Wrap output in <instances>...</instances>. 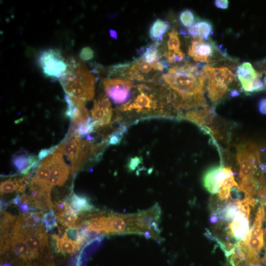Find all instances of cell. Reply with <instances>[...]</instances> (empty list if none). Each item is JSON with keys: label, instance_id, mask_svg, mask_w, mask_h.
Returning a JSON list of instances; mask_svg holds the SVG:
<instances>
[{"label": "cell", "instance_id": "obj_24", "mask_svg": "<svg viewBox=\"0 0 266 266\" xmlns=\"http://www.w3.org/2000/svg\"><path fill=\"white\" fill-rule=\"evenodd\" d=\"M15 217L2 210L0 213V246L9 237L14 224Z\"/></svg>", "mask_w": 266, "mask_h": 266}, {"label": "cell", "instance_id": "obj_22", "mask_svg": "<svg viewBox=\"0 0 266 266\" xmlns=\"http://www.w3.org/2000/svg\"><path fill=\"white\" fill-rule=\"evenodd\" d=\"M56 249L58 252L64 254H74L82 246L77 242L68 238L65 234L62 236L54 235Z\"/></svg>", "mask_w": 266, "mask_h": 266}, {"label": "cell", "instance_id": "obj_16", "mask_svg": "<svg viewBox=\"0 0 266 266\" xmlns=\"http://www.w3.org/2000/svg\"><path fill=\"white\" fill-rule=\"evenodd\" d=\"M82 140L80 136L70 130L65 140L58 145L57 149L67 157L71 163V166L76 162Z\"/></svg>", "mask_w": 266, "mask_h": 266}, {"label": "cell", "instance_id": "obj_30", "mask_svg": "<svg viewBox=\"0 0 266 266\" xmlns=\"http://www.w3.org/2000/svg\"><path fill=\"white\" fill-rule=\"evenodd\" d=\"M57 215L52 209L45 212L43 215L42 222L46 231H50L57 227Z\"/></svg>", "mask_w": 266, "mask_h": 266}, {"label": "cell", "instance_id": "obj_37", "mask_svg": "<svg viewBox=\"0 0 266 266\" xmlns=\"http://www.w3.org/2000/svg\"><path fill=\"white\" fill-rule=\"evenodd\" d=\"M142 159L141 157L135 156L132 157L127 163V167L130 171L134 170L136 168L140 165L142 162Z\"/></svg>", "mask_w": 266, "mask_h": 266}, {"label": "cell", "instance_id": "obj_23", "mask_svg": "<svg viewBox=\"0 0 266 266\" xmlns=\"http://www.w3.org/2000/svg\"><path fill=\"white\" fill-rule=\"evenodd\" d=\"M69 204L77 214L91 212L95 210L87 198L75 194L71 196Z\"/></svg>", "mask_w": 266, "mask_h": 266}, {"label": "cell", "instance_id": "obj_1", "mask_svg": "<svg viewBox=\"0 0 266 266\" xmlns=\"http://www.w3.org/2000/svg\"><path fill=\"white\" fill-rule=\"evenodd\" d=\"M162 78L176 111L206 106L204 97L206 79L196 65L186 63L173 66Z\"/></svg>", "mask_w": 266, "mask_h": 266}, {"label": "cell", "instance_id": "obj_14", "mask_svg": "<svg viewBox=\"0 0 266 266\" xmlns=\"http://www.w3.org/2000/svg\"><path fill=\"white\" fill-rule=\"evenodd\" d=\"M63 158V154L55 151L44 159L38 167L30 184L44 186L46 185L50 173L57 162Z\"/></svg>", "mask_w": 266, "mask_h": 266}, {"label": "cell", "instance_id": "obj_40", "mask_svg": "<svg viewBox=\"0 0 266 266\" xmlns=\"http://www.w3.org/2000/svg\"><path fill=\"white\" fill-rule=\"evenodd\" d=\"M258 107L259 112L261 114H266V98H262L259 100Z\"/></svg>", "mask_w": 266, "mask_h": 266}, {"label": "cell", "instance_id": "obj_26", "mask_svg": "<svg viewBox=\"0 0 266 266\" xmlns=\"http://www.w3.org/2000/svg\"><path fill=\"white\" fill-rule=\"evenodd\" d=\"M56 215L58 221L63 226L68 228L76 227L77 226V214L74 212L71 207L64 212L57 213Z\"/></svg>", "mask_w": 266, "mask_h": 266}, {"label": "cell", "instance_id": "obj_21", "mask_svg": "<svg viewBox=\"0 0 266 266\" xmlns=\"http://www.w3.org/2000/svg\"><path fill=\"white\" fill-rule=\"evenodd\" d=\"M12 162L17 171L26 175L37 163V159L29 152H19L13 156Z\"/></svg>", "mask_w": 266, "mask_h": 266}, {"label": "cell", "instance_id": "obj_32", "mask_svg": "<svg viewBox=\"0 0 266 266\" xmlns=\"http://www.w3.org/2000/svg\"><path fill=\"white\" fill-rule=\"evenodd\" d=\"M0 195L17 192V185L16 179H9L1 182L0 186Z\"/></svg>", "mask_w": 266, "mask_h": 266}, {"label": "cell", "instance_id": "obj_10", "mask_svg": "<svg viewBox=\"0 0 266 266\" xmlns=\"http://www.w3.org/2000/svg\"><path fill=\"white\" fill-rule=\"evenodd\" d=\"M250 218L239 210L225 227L224 232L226 237L224 240L238 242L245 238L250 230Z\"/></svg>", "mask_w": 266, "mask_h": 266}, {"label": "cell", "instance_id": "obj_25", "mask_svg": "<svg viewBox=\"0 0 266 266\" xmlns=\"http://www.w3.org/2000/svg\"><path fill=\"white\" fill-rule=\"evenodd\" d=\"M169 28L168 22L157 19L151 25L149 29V36L153 40L156 41L162 40L164 34Z\"/></svg>", "mask_w": 266, "mask_h": 266}, {"label": "cell", "instance_id": "obj_17", "mask_svg": "<svg viewBox=\"0 0 266 266\" xmlns=\"http://www.w3.org/2000/svg\"><path fill=\"white\" fill-rule=\"evenodd\" d=\"M213 110L212 108L204 107L201 109H194L187 112L181 117L191 121L202 129L208 128L213 122L214 118Z\"/></svg>", "mask_w": 266, "mask_h": 266}, {"label": "cell", "instance_id": "obj_38", "mask_svg": "<svg viewBox=\"0 0 266 266\" xmlns=\"http://www.w3.org/2000/svg\"><path fill=\"white\" fill-rule=\"evenodd\" d=\"M70 207V204L66 201L55 202L52 205V208L55 209L58 213L64 212Z\"/></svg>", "mask_w": 266, "mask_h": 266}, {"label": "cell", "instance_id": "obj_18", "mask_svg": "<svg viewBox=\"0 0 266 266\" xmlns=\"http://www.w3.org/2000/svg\"><path fill=\"white\" fill-rule=\"evenodd\" d=\"M227 266H255L256 260L247 248L237 245L234 251L227 257Z\"/></svg>", "mask_w": 266, "mask_h": 266}, {"label": "cell", "instance_id": "obj_4", "mask_svg": "<svg viewBox=\"0 0 266 266\" xmlns=\"http://www.w3.org/2000/svg\"><path fill=\"white\" fill-rule=\"evenodd\" d=\"M202 71L207 81L208 96L213 104L216 103L224 97L234 75L228 68L212 67L206 65Z\"/></svg>", "mask_w": 266, "mask_h": 266}, {"label": "cell", "instance_id": "obj_34", "mask_svg": "<svg viewBox=\"0 0 266 266\" xmlns=\"http://www.w3.org/2000/svg\"><path fill=\"white\" fill-rule=\"evenodd\" d=\"M32 174L29 172L22 177L15 178L17 185V192L22 193L25 192L27 187L29 186L31 182Z\"/></svg>", "mask_w": 266, "mask_h": 266}, {"label": "cell", "instance_id": "obj_27", "mask_svg": "<svg viewBox=\"0 0 266 266\" xmlns=\"http://www.w3.org/2000/svg\"><path fill=\"white\" fill-rule=\"evenodd\" d=\"M156 45L157 44H156L146 48L140 59L150 64L155 63L160 61L161 55Z\"/></svg>", "mask_w": 266, "mask_h": 266}, {"label": "cell", "instance_id": "obj_15", "mask_svg": "<svg viewBox=\"0 0 266 266\" xmlns=\"http://www.w3.org/2000/svg\"><path fill=\"white\" fill-rule=\"evenodd\" d=\"M213 51L212 43L198 37L191 41L188 53L195 61L209 62L212 57Z\"/></svg>", "mask_w": 266, "mask_h": 266}, {"label": "cell", "instance_id": "obj_43", "mask_svg": "<svg viewBox=\"0 0 266 266\" xmlns=\"http://www.w3.org/2000/svg\"><path fill=\"white\" fill-rule=\"evenodd\" d=\"M263 261L264 263L266 265V250L265 253L264 254V256L263 258Z\"/></svg>", "mask_w": 266, "mask_h": 266}, {"label": "cell", "instance_id": "obj_42", "mask_svg": "<svg viewBox=\"0 0 266 266\" xmlns=\"http://www.w3.org/2000/svg\"><path fill=\"white\" fill-rule=\"evenodd\" d=\"M109 33H110V36L114 38V39H117V33H116V32L114 30H109Z\"/></svg>", "mask_w": 266, "mask_h": 266}, {"label": "cell", "instance_id": "obj_44", "mask_svg": "<svg viewBox=\"0 0 266 266\" xmlns=\"http://www.w3.org/2000/svg\"><path fill=\"white\" fill-rule=\"evenodd\" d=\"M265 220H266V218H265ZM265 234H266V229H265Z\"/></svg>", "mask_w": 266, "mask_h": 266}, {"label": "cell", "instance_id": "obj_31", "mask_svg": "<svg viewBox=\"0 0 266 266\" xmlns=\"http://www.w3.org/2000/svg\"><path fill=\"white\" fill-rule=\"evenodd\" d=\"M126 130L127 128L125 126H120L107 137L106 140L107 144L112 145L119 144L126 132Z\"/></svg>", "mask_w": 266, "mask_h": 266}, {"label": "cell", "instance_id": "obj_39", "mask_svg": "<svg viewBox=\"0 0 266 266\" xmlns=\"http://www.w3.org/2000/svg\"><path fill=\"white\" fill-rule=\"evenodd\" d=\"M58 146H53L48 149L42 150L38 154V160L43 159L44 158H46L49 156L52 153L55 151V150L57 149Z\"/></svg>", "mask_w": 266, "mask_h": 266}, {"label": "cell", "instance_id": "obj_41", "mask_svg": "<svg viewBox=\"0 0 266 266\" xmlns=\"http://www.w3.org/2000/svg\"><path fill=\"white\" fill-rule=\"evenodd\" d=\"M214 4L218 8L227 9L229 6V1L227 0H217L215 1Z\"/></svg>", "mask_w": 266, "mask_h": 266}, {"label": "cell", "instance_id": "obj_7", "mask_svg": "<svg viewBox=\"0 0 266 266\" xmlns=\"http://www.w3.org/2000/svg\"><path fill=\"white\" fill-rule=\"evenodd\" d=\"M102 82L106 95L117 104L127 102L135 87L133 81L127 78H107L103 79Z\"/></svg>", "mask_w": 266, "mask_h": 266}, {"label": "cell", "instance_id": "obj_28", "mask_svg": "<svg viewBox=\"0 0 266 266\" xmlns=\"http://www.w3.org/2000/svg\"><path fill=\"white\" fill-rule=\"evenodd\" d=\"M168 39L167 42L168 51L176 53L180 52V42L178 33L174 29H172L168 33Z\"/></svg>", "mask_w": 266, "mask_h": 266}, {"label": "cell", "instance_id": "obj_19", "mask_svg": "<svg viewBox=\"0 0 266 266\" xmlns=\"http://www.w3.org/2000/svg\"><path fill=\"white\" fill-rule=\"evenodd\" d=\"M70 166L64 160L63 158L59 160L51 170L47 185L52 188L55 186H61L65 184L68 176Z\"/></svg>", "mask_w": 266, "mask_h": 266}, {"label": "cell", "instance_id": "obj_11", "mask_svg": "<svg viewBox=\"0 0 266 266\" xmlns=\"http://www.w3.org/2000/svg\"><path fill=\"white\" fill-rule=\"evenodd\" d=\"M233 174L229 167L223 166L222 165L212 166L204 172L203 185L210 193L217 194L224 180Z\"/></svg>", "mask_w": 266, "mask_h": 266}, {"label": "cell", "instance_id": "obj_29", "mask_svg": "<svg viewBox=\"0 0 266 266\" xmlns=\"http://www.w3.org/2000/svg\"><path fill=\"white\" fill-rule=\"evenodd\" d=\"M198 36L207 40L208 36L212 33V27L210 23L206 21H201L195 23Z\"/></svg>", "mask_w": 266, "mask_h": 266}, {"label": "cell", "instance_id": "obj_12", "mask_svg": "<svg viewBox=\"0 0 266 266\" xmlns=\"http://www.w3.org/2000/svg\"><path fill=\"white\" fill-rule=\"evenodd\" d=\"M92 118L95 123V128L106 127L113 116V109L108 98L100 95L94 100L91 110Z\"/></svg>", "mask_w": 266, "mask_h": 266}, {"label": "cell", "instance_id": "obj_20", "mask_svg": "<svg viewBox=\"0 0 266 266\" xmlns=\"http://www.w3.org/2000/svg\"><path fill=\"white\" fill-rule=\"evenodd\" d=\"M252 251L259 254L265 245V232L262 227H251L245 238L242 239Z\"/></svg>", "mask_w": 266, "mask_h": 266}, {"label": "cell", "instance_id": "obj_33", "mask_svg": "<svg viewBox=\"0 0 266 266\" xmlns=\"http://www.w3.org/2000/svg\"><path fill=\"white\" fill-rule=\"evenodd\" d=\"M179 19L184 26L189 28L194 25L195 21L194 14L189 9L183 10L180 13Z\"/></svg>", "mask_w": 266, "mask_h": 266}, {"label": "cell", "instance_id": "obj_35", "mask_svg": "<svg viewBox=\"0 0 266 266\" xmlns=\"http://www.w3.org/2000/svg\"><path fill=\"white\" fill-rule=\"evenodd\" d=\"M164 56L168 63H169L180 62L183 60L185 57V55L182 51L176 53L167 51L165 52Z\"/></svg>", "mask_w": 266, "mask_h": 266}, {"label": "cell", "instance_id": "obj_8", "mask_svg": "<svg viewBox=\"0 0 266 266\" xmlns=\"http://www.w3.org/2000/svg\"><path fill=\"white\" fill-rule=\"evenodd\" d=\"M168 66L167 61L160 60L155 63L150 64L140 58L130 65L127 68L125 74L127 75L126 78L131 80L146 81L152 75V72L163 71Z\"/></svg>", "mask_w": 266, "mask_h": 266}, {"label": "cell", "instance_id": "obj_36", "mask_svg": "<svg viewBox=\"0 0 266 266\" xmlns=\"http://www.w3.org/2000/svg\"><path fill=\"white\" fill-rule=\"evenodd\" d=\"M94 52L92 48L86 47L83 48L80 53V57L84 61H89L93 58Z\"/></svg>", "mask_w": 266, "mask_h": 266}, {"label": "cell", "instance_id": "obj_13", "mask_svg": "<svg viewBox=\"0 0 266 266\" xmlns=\"http://www.w3.org/2000/svg\"><path fill=\"white\" fill-rule=\"evenodd\" d=\"M65 100L67 104L66 114L71 121L72 127L84 123L90 119V114L86 107L85 101L66 95Z\"/></svg>", "mask_w": 266, "mask_h": 266}, {"label": "cell", "instance_id": "obj_9", "mask_svg": "<svg viewBox=\"0 0 266 266\" xmlns=\"http://www.w3.org/2000/svg\"><path fill=\"white\" fill-rule=\"evenodd\" d=\"M236 75L246 93L258 92L265 89V83L261 79L262 74L249 62H244L237 67Z\"/></svg>", "mask_w": 266, "mask_h": 266}, {"label": "cell", "instance_id": "obj_5", "mask_svg": "<svg viewBox=\"0 0 266 266\" xmlns=\"http://www.w3.org/2000/svg\"><path fill=\"white\" fill-rule=\"evenodd\" d=\"M236 158L239 166L240 179L258 175L261 170L260 154L256 146L250 142L243 143L236 147Z\"/></svg>", "mask_w": 266, "mask_h": 266}, {"label": "cell", "instance_id": "obj_3", "mask_svg": "<svg viewBox=\"0 0 266 266\" xmlns=\"http://www.w3.org/2000/svg\"><path fill=\"white\" fill-rule=\"evenodd\" d=\"M67 63L66 69L59 79L66 95L85 102L92 100L95 85L93 75L77 59L70 58Z\"/></svg>", "mask_w": 266, "mask_h": 266}, {"label": "cell", "instance_id": "obj_2", "mask_svg": "<svg viewBox=\"0 0 266 266\" xmlns=\"http://www.w3.org/2000/svg\"><path fill=\"white\" fill-rule=\"evenodd\" d=\"M156 85L141 84L136 86V96L122 105L119 110L122 112L140 114H156L166 115V105L171 103L168 92L166 87Z\"/></svg>", "mask_w": 266, "mask_h": 266}, {"label": "cell", "instance_id": "obj_6", "mask_svg": "<svg viewBox=\"0 0 266 266\" xmlns=\"http://www.w3.org/2000/svg\"><path fill=\"white\" fill-rule=\"evenodd\" d=\"M37 61L45 76L54 79H59L67 66V61L61 52L57 49H48L41 51Z\"/></svg>", "mask_w": 266, "mask_h": 266}]
</instances>
